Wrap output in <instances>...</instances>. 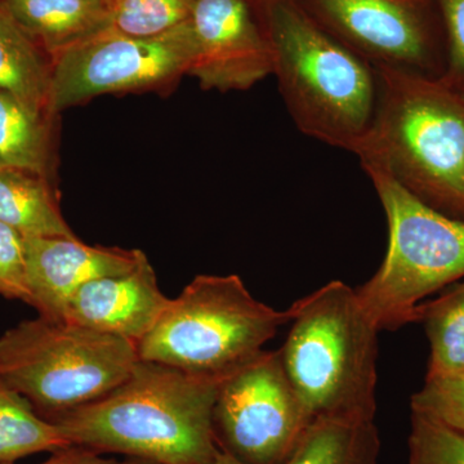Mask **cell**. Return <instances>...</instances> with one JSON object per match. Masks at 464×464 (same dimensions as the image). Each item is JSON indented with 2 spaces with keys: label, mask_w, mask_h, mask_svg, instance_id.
<instances>
[{
  "label": "cell",
  "mask_w": 464,
  "mask_h": 464,
  "mask_svg": "<svg viewBox=\"0 0 464 464\" xmlns=\"http://www.w3.org/2000/svg\"><path fill=\"white\" fill-rule=\"evenodd\" d=\"M284 368L311 417L374 420L378 333L356 289L333 280L288 308Z\"/></svg>",
  "instance_id": "277c9868"
},
{
  "label": "cell",
  "mask_w": 464,
  "mask_h": 464,
  "mask_svg": "<svg viewBox=\"0 0 464 464\" xmlns=\"http://www.w3.org/2000/svg\"><path fill=\"white\" fill-rule=\"evenodd\" d=\"M0 224L24 237H76L51 179L17 168L0 167Z\"/></svg>",
  "instance_id": "9a60e30c"
},
{
  "label": "cell",
  "mask_w": 464,
  "mask_h": 464,
  "mask_svg": "<svg viewBox=\"0 0 464 464\" xmlns=\"http://www.w3.org/2000/svg\"><path fill=\"white\" fill-rule=\"evenodd\" d=\"M0 295L27 304L25 237L0 224Z\"/></svg>",
  "instance_id": "d4e9b609"
},
{
  "label": "cell",
  "mask_w": 464,
  "mask_h": 464,
  "mask_svg": "<svg viewBox=\"0 0 464 464\" xmlns=\"http://www.w3.org/2000/svg\"><path fill=\"white\" fill-rule=\"evenodd\" d=\"M380 453L374 420L320 417L283 464H378Z\"/></svg>",
  "instance_id": "e0dca14e"
},
{
  "label": "cell",
  "mask_w": 464,
  "mask_h": 464,
  "mask_svg": "<svg viewBox=\"0 0 464 464\" xmlns=\"http://www.w3.org/2000/svg\"><path fill=\"white\" fill-rule=\"evenodd\" d=\"M140 362L132 341L39 316L0 337V380L47 420L123 383Z\"/></svg>",
  "instance_id": "52a82bcc"
},
{
  "label": "cell",
  "mask_w": 464,
  "mask_h": 464,
  "mask_svg": "<svg viewBox=\"0 0 464 464\" xmlns=\"http://www.w3.org/2000/svg\"><path fill=\"white\" fill-rule=\"evenodd\" d=\"M209 464H246L241 462V460L237 459L232 456V454L227 453V451L222 450L219 451L218 456L215 458Z\"/></svg>",
  "instance_id": "4316f807"
},
{
  "label": "cell",
  "mask_w": 464,
  "mask_h": 464,
  "mask_svg": "<svg viewBox=\"0 0 464 464\" xmlns=\"http://www.w3.org/2000/svg\"><path fill=\"white\" fill-rule=\"evenodd\" d=\"M273 75L299 132L355 155L373 121L374 66L338 41L297 2L261 0Z\"/></svg>",
  "instance_id": "3957f363"
},
{
  "label": "cell",
  "mask_w": 464,
  "mask_h": 464,
  "mask_svg": "<svg viewBox=\"0 0 464 464\" xmlns=\"http://www.w3.org/2000/svg\"><path fill=\"white\" fill-rule=\"evenodd\" d=\"M194 56L190 21L146 38L108 27L52 61L50 114L103 94L170 90Z\"/></svg>",
  "instance_id": "ba28073f"
},
{
  "label": "cell",
  "mask_w": 464,
  "mask_h": 464,
  "mask_svg": "<svg viewBox=\"0 0 464 464\" xmlns=\"http://www.w3.org/2000/svg\"><path fill=\"white\" fill-rule=\"evenodd\" d=\"M145 253L90 246L78 237H25L27 304L39 316L65 320L76 290L100 277L127 273Z\"/></svg>",
  "instance_id": "7c38bea8"
},
{
  "label": "cell",
  "mask_w": 464,
  "mask_h": 464,
  "mask_svg": "<svg viewBox=\"0 0 464 464\" xmlns=\"http://www.w3.org/2000/svg\"><path fill=\"white\" fill-rule=\"evenodd\" d=\"M438 5L447 41V60L440 79L464 92V0H438Z\"/></svg>",
  "instance_id": "cb8c5ba5"
},
{
  "label": "cell",
  "mask_w": 464,
  "mask_h": 464,
  "mask_svg": "<svg viewBox=\"0 0 464 464\" xmlns=\"http://www.w3.org/2000/svg\"><path fill=\"white\" fill-rule=\"evenodd\" d=\"M195 0H111L110 27L127 35L157 36L190 20Z\"/></svg>",
  "instance_id": "44dd1931"
},
{
  "label": "cell",
  "mask_w": 464,
  "mask_h": 464,
  "mask_svg": "<svg viewBox=\"0 0 464 464\" xmlns=\"http://www.w3.org/2000/svg\"><path fill=\"white\" fill-rule=\"evenodd\" d=\"M0 8L52 63L110 27L111 0H0Z\"/></svg>",
  "instance_id": "5bb4252c"
},
{
  "label": "cell",
  "mask_w": 464,
  "mask_h": 464,
  "mask_svg": "<svg viewBox=\"0 0 464 464\" xmlns=\"http://www.w3.org/2000/svg\"><path fill=\"white\" fill-rule=\"evenodd\" d=\"M409 464H464L463 433L411 411Z\"/></svg>",
  "instance_id": "7402d4cb"
},
{
  "label": "cell",
  "mask_w": 464,
  "mask_h": 464,
  "mask_svg": "<svg viewBox=\"0 0 464 464\" xmlns=\"http://www.w3.org/2000/svg\"><path fill=\"white\" fill-rule=\"evenodd\" d=\"M130 464H157L149 462V460H143V459H137V458H132V459H130Z\"/></svg>",
  "instance_id": "83f0119b"
},
{
  "label": "cell",
  "mask_w": 464,
  "mask_h": 464,
  "mask_svg": "<svg viewBox=\"0 0 464 464\" xmlns=\"http://www.w3.org/2000/svg\"><path fill=\"white\" fill-rule=\"evenodd\" d=\"M51 75L47 54L0 8V91L39 114L51 115Z\"/></svg>",
  "instance_id": "2e32d148"
},
{
  "label": "cell",
  "mask_w": 464,
  "mask_h": 464,
  "mask_svg": "<svg viewBox=\"0 0 464 464\" xmlns=\"http://www.w3.org/2000/svg\"><path fill=\"white\" fill-rule=\"evenodd\" d=\"M169 301L159 288L154 267L143 255L127 273L92 280L76 290L65 320L139 344Z\"/></svg>",
  "instance_id": "4fadbf2b"
},
{
  "label": "cell",
  "mask_w": 464,
  "mask_h": 464,
  "mask_svg": "<svg viewBox=\"0 0 464 464\" xmlns=\"http://www.w3.org/2000/svg\"><path fill=\"white\" fill-rule=\"evenodd\" d=\"M411 411L431 417L464 435V371L426 375L422 389L411 396Z\"/></svg>",
  "instance_id": "603a6c76"
},
{
  "label": "cell",
  "mask_w": 464,
  "mask_h": 464,
  "mask_svg": "<svg viewBox=\"0 0 464 464\" xmlns=\"http://www.w3.org/2000/svg\"><path fill=\"white\" fill-rule=\"evenodd\" d=\"M362 169L386 213L389 246L356 293L380 332L396 331L417 322L424 299L464 279V221L423 203L380 168Z\"/></svg>",
  "instance_id": "8992f818"
},
{
  "label": "cell",
  "mask_w": 464,
  "mask_h": 464,
  "mask_svg": "<svg viewBox=\"0 0 464 464\" xmlns=\"http://www.w3.org/2000/svg\"><path fill=\"white\" fill-rule=\"evenodd\" d=\"M374 67L441 76L447 41L438 0H297Z\"/></svg>",
  "instance_id": "30bf717a"
},
{
  "label": "cell",
  "mask_w": 464,
  "mask_h": 464,
  "mask_svg": "<svg viewBox=\"0 0 464 464\" xmlns=\"http://www.w3.org/2000/svg\"><path fill=\"white\" fill-rule=\"evenodd\" d=\"M224 378L140 359L123 383L51 420L70 444L99 453L157 464H209L221 451L213 408Z\"/></svg>",
  "instance_id": "6da1fadb"
},
{
  "label": "cell",
  "mask_w": 464,
  "mask_h": 464,
  "mask_svg": "<svg viewBox=\"0 0 464 464\" xmlns=\"http://www.w3.org/2000/svg\"><path fill=\"white\" fill-rule=\"evenodd\" d=\"M188 21L195 56L188 75L204 91H248L273 75L270 42L249 0H195Z\"/></svg>",
  "instance_id": "8fae6325"
},
{
  "label": "cell",
  "mask_w": 464,
  "mask_h": 464,
  "mask_svg": "<svg viewBox=\"0 0 464 464\" xmlns=\"http://www.w3.org/2000/svg\"><path fill=\"white\" fill-rule=\"evenodd\" d=\"M313 420L280 350H264L225 375L213 408L219 448L246 464H283Z\"/></svg>",
  "instance_id": "9c48e42d"
},
{
  "label": "cell",
  "mask_w": 464,
  "mask_h": 464,
  "mask_svg": "<svg viewBox=\"0 0 464 464\" xmlns=\"http://www.w3.org/2000/svg\"><path fill=\"white\" fill-rule=\"evenodd\" d=\"M288 323L289 310L262 304L237 275H198L137 347L140 359L222 377L255 359Z\"/></svg>",
  "instance_id": "5b68a950"
},
{
  "label": "cell",
  "mask_w": 464,
  "mask_h": 464,
  "mask_svg": "<svg viewBox=\"0 0 464 464\" xmlns=\"http://www.w3.org/2000/svg\"><path fill=\"white\" fill-rule=\"evenodd\" d=\"M69 447L57 423L42 417L25 396L0 380V464Z\"/></svg>",
  "instance_id": "d6986e66"
},
{
  "label": "cell",
  "mask_w": 464,
  "mask_h": 464,
  "mask_svg": "<svg viewBox=\"0 0 464 464\" xmlns=\"http://www.w3.org/2000/svg\"><path fill=\"white\" fill-rule=\"evenodd\" d=\"M463 93H464V92H463Z\"/></svg>",
  "instance_id": "f1b7e54d"
},
{
  "label": "cell",
  "mask_w": 464,
  "mask_h": 464,
  "mask_svg": "<svg viewBox=\"0 0 464 464\" xmlns=\"http://www.w3.org/2000/svg\"><path fill=\"white\" fill-rule=\"evenodd\" d=\"M373 121L355 152L423 203L464 221V93L440 76L374 67Z\"/></svg>",
  "instance_id": "7a4b0ae2"
},
{
  "label": "cell",
  "mask_w": 464,
  "mask_h": 464,
  "mask_svg": "<svg viewBox=\"0 0 464 464\" xmlns=\"http://www.w3.org/2000/svg\"><path fill=\"white\" fill-rule=\"evenodd\" d=\"M53 116L39 114L0 91V167L17 168L51 179Z\"/></svg>",
  "instance_id": "ac0fdd59"
},
{
  "label": "cell",
  "mask_w": 464,
  "mask_h": 464,
  "mask_svg": "<svg viewBox=\"0 0 464 464\" xmlns=\"http://www.w3.org/2000/svg\"><path fill=\"white\" fill-rule=\"evenodd\" d=\"M41 464H130V460L119 462L111 458H103L99 451L92 450V449L72 445V447L56 451L50 459Z\"/></svg>",
  "instance_id": "484cf974"
},
{
  "label": "cell",
  "mask_w": 464,
  "mask_h": 464,
  "mask_svg": "<svg viewBox=\"0 0 464 464\" xmlns=\"http://www.w3.org/2000/svg\"><path fill=\"white\" fill-rule=\"evenodd\" d=\"M417 322L424 324L431 347L427 375L463 372L464 282L451 286L439 298L420 304Z\"/></svg>",
  "instance_id": "ffe728a7"
}]
</instances>
